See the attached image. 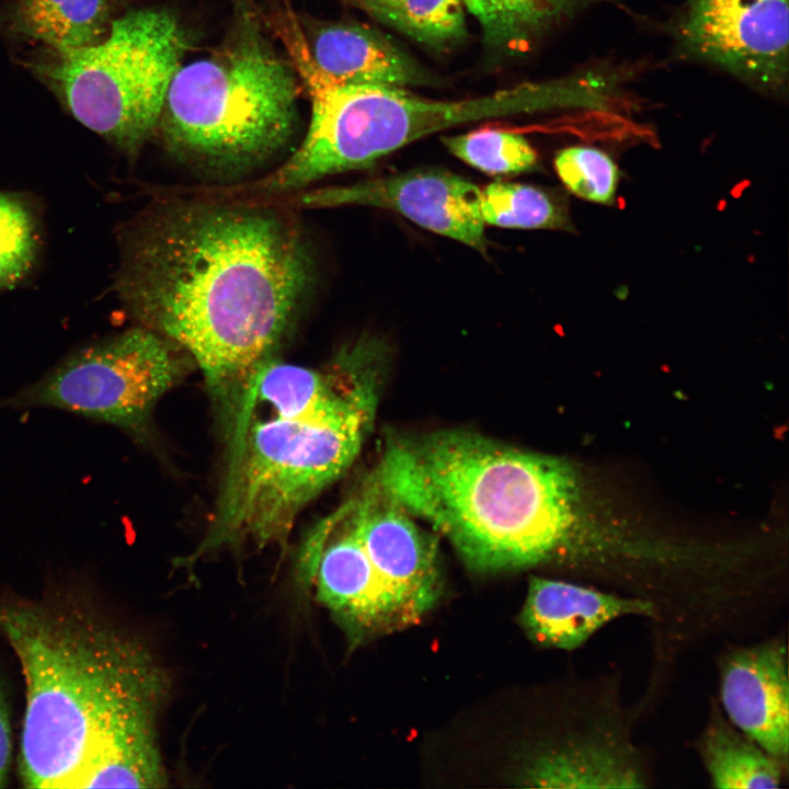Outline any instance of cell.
Instances as JSON below:
<instances>
[{"mask_svg":"<svg viewBox=\"0 0 789 789\" xmlns=\"http://www.w3.org/2000/svg\"><path fill=\"white\" fill-rule=\"evenodd\" d=\"M313 272L306 237L279 210L178 202L134 230L118 287L141 327L180 346L226 409L288 332Z\"/></svg>","mask_w":789,"mask_h":789,"instance_id":"obj_1","label":"cell"},{"mask_svg":"<svg viewBox=\"0 0 789 789\" xmlns=\"http://www.w3.org/2000/svg\"><path fill=\"white\" fill-rule=\"evenodd\" d=\"M20 662L25 788H163L159 718L170 678L138 639L72 596L0 597Z\"/></svg>","mask_w":789,"mask_h":789,"instance_id":"obj_2","label":"cell"},{"mask_svg":"<svg viewBox=\"0 0 789 789\" xmlns=\"http://www.w3.org/2000/svg\"><path fill=\"white\" fill-rule=\"evenodd\" d=\"M368 350L330 366L258 364L226 408L227 454L214 518L188 561L252 542L285 546L298 515L357 457L377 408Z\"/></svg>","mask_w":789,"mask_h":789,"instance_id":"obj_3","label":"cell"},{"mask_svg":"<svg viewBox=\"0 0 789 789\" xmlns=\"http://www.w3.org/2000/svg\"><path fill=\"white\" fill-rule=\"evenodd\" d=\"M371 479L480 572L553 565L592 584L601 556L579 527L561 460L462 431L388 439Z\"/></svg>","mask_w":789,"mask_h":789,"instance_id":"obj_4","label":"cell"},{"mask_svg":"<svg viewBox=\"0 0 789 789\" xmlns=\"http://www.w3.org/2000/svg\"><path fill=\"white\" fill-rule=\"evenodd\" d=\"M297 79L291 61L247 19L217 53L179 67L159 127L170 149L197 163L254 165L294 133Z\"/></svg>","mask_w":789,"mask_h":789,"instance_id":"obj_5","label":"cell"},{"mask_svg":"<svg viewBox=\"0 0 789 789\" xmlns=\"http://www.w3.org/2000/svg\"><path fill=\"white\" fill-rule=\"evenodd\" d=\"M311 101L307 134L294 155L256 186L264 193L304 187L328 175L362 170L435 132L487 117L545 108L540 84L490 96L437 101L403 88L346 84L321 72L304 39L288 45Z\"/></svg>","mask_w":789,"mask_h":789,"instance_id":"obj_6","label":"cell"},{"mask_svg":"<svg viewBox=\"0 0 789 789\" xmlns=\"http://www.w3.org/2000/svg\"><path fill=\"white\" fill-rule=\"evenodd\" d=\"M187 44L171 12L137 9L112 20L99 43L54 50L38 72L78 122L132 153L159 127Z\"/></svg>","mask_w":789,"mask_h":789,"instance_id":"obj_7","label":"cell"},{"mask_svg":"<svg viewBox=\"0 0 789 789\" xmlns=\"http://www.w3.org/2000/svg\"><path fill=\"white\" fill-rule=\"evenodd\" d=\"M188 357L160 334L134 328L72 353L1 399L0 410L57 409L141 435L155 405L183 377Z\"/></svg>","mask_w":789,"mask_h":789,"instance_id":"obj_8","label":"cell"},{"mask_svg":"<svg viewBox=\"0 0 789 789\" xmlns=\"http://www.w3.org/2000/svg\"><path fill=\"white\" fill-rule=\"evenodd\" d=\"M788 0H687L678 38L691 55L762 89L788 75Z\"/></svg>","mask_w":789,"mask_h":789,"instance_id":"obj_9","label":"cell"},{"mask_svg":"<svg viewBox=\"0 0 789 789\" xmlns=\"http://www.w3.org/2000/svg\"><path fill=\"white\" fill-rule=\"evenodd\" d=\"M299 579L316 588L352 644L404 628L342 504L320 519L298 553Z\"/></svg>","mask_w":789,"mask_h":789,"instance_id":"obj_10","label":"cell"},{"mask_svg":"<svg viewBox=\"0 0 789 789\" xmlns=\"http://www.w3.org/2000/svg\"><path fill=\"white\" fill-rule=\"evenodd\" d=\"M343 504L403 626L419 621L443 594L435 539L371 478Z\"/></svg>","mask_w":789,"mask_h":789,"instance_id":"obj_11","label":"cell"},{"mask_svg":"<svg viewBox=\"0 0 789 789\" xmlns=\"http://www.w3.org/2000/svg\"><path fill=\"white\" fill-rule=\"evenodd\" d=\"M302 204L312 207L361 205L399 213L418 226L487 251L481 188L442 168H418L351 185L309 192Z\"/></svg>","mask_w":789,"mask_h":789,"instance_id":"obj_12","label":"cell"},{"mask_svg":"<svg viewBox=\"0 0 789 789\" xmlns=\"http://www.w3.org/2000/svg\"><path fill=\"white\" fill-rule=\"evenodd\" d=\"M718 702L725 717L789 768V675L786 627L723 643L716 658Z\"/></svg>","mask_w":789,"mask_h":789,"instance_id":"obj_13","label":"cell"},{"mask_svg":"<svg viewBox=\"0 0 789 789\" xmlns=\"http://www.w3.org/2000/svg\"><path fill=\"white\" fill-rule=\"evenodd\" d=\"M641 619L648 636L656 615L648 602L565 579L531 576L519 624L527 637L546 649L574 651L617 619Z\"/></svg>","mask_w":789,"mask_h":789,"instance_id":"obj_14","label":"cell"},{"mask_svg":"<svg viewBox=\"0 0 789 789\" xmlns=\"http://www.w3.org/2000/svg\"><path fill=\"white\" fill-rule=\"evenodd\" d=\"M306 42L315 66L346 84L396 88L430 84V73L380 31L355 22L312 25Z\"/></svg>","mask_w":789,"mask_h":789,"instance_id":"obj_15","label":"cell"},{"mask_svg":"<svg viewBox=\"0 0 789 789\" xmlns=\"http://www.w3.org/2000/svg\"><path fill=\"white\" fill-rule=\"evenodd\" d=\"M691 745L712 788L774 789L787 782L789 768L732 724L716 696L710 697L706 723Z\"/></svg>","mask_w":789,"mask_h":789,"instance_id":"obj_16","label":"cell"},{"mask_svg":"<svg viewBox=\"0 0 789 789\" xmlns=\"http://www.w3.org/2000/svg\"><path fill=\"white\" fill-rule=\"evenodd\" d=\"M583 0H461L478 21L487 48L518 56L570 18Z\"/></svg>","mask_w":789,"mask_h":789,"instance_id":"obj_17","label":"cell"},{"mask_svg":"<svg viewBox=\"0 0 789 789\" xmlns=\"http://www.w3.org/2000/svg\"><path fill=\"white\" fill-rule=\"evenodd\" d=\"M111 22L110 0H19L12 13L19 34L55 52L99 43Z\"/></svg>","mask_w":789,"mask_h":789,"instance_id":"obj_18","label":"cell"},{"mask_svg":"<svg viewBox=\"0 0 789 789\" xmlns=\"http://www.w3.org/2000/svg\"><path fill=\"white\" fill-rule=\"evenodd\" d=\"M481 215L485 225L508 229L572 231L567 199L546 188L504 181L481 188Z\"/></svg>","mask_w":789,"mask_h":789,"instance_id":"obj_19","label":"cell"},{"mask_svg":"<svg viewBox=\"0 0 789 789\" xmlns=\"http://www.w3.org/2000/svg\"><path fill=\"white\" fill-rule=\"evenodd\" d=\"M448 151L468 165L490 175H512L533 170L538 161L534 147L518 134L480 129L442 138Z\"/></svg>","mask_w":789,"mask_h":789,"instance_id":"obj_20","label":"cell"},{"mask_svg":"<svg viewBox=\"0 0 789 789\" xmlns=\"http://www.w3.org/2000/svg\"><path fill=\"white\" fill-rule=\"evenodd\" d=\"M553 167L572 195L599 205L615 203L620 172L615 161L601 149L590 146L564 148L556 155Z\"/></svg>","mask_w":789,"mask_h":789,"instance_id":"obj_21","label":"cell"},{"mask_svg":"<svg viewBox=\"0 0 789 789\" xmlns=\"http://www.w3.org/2000/svg\"><path fill=\"white\" fill-rule=\"evenodd\" d=\"M461 0H399L398 31L442 49L466 36Z\"/></svg>","mask_w":789,"mask_h":789,"instance_id":"obj_22","label":"cell"},{"mask_svg":"<svg viewBox=\"0 0 789 789\" xmlns=\"http://www.w3.org/2000/svg\"><path fill=\"white\" fill-rule=\"evenodd\" d=\"M35 250L30 211L16 198L0 193V286L19 281L30 270Z\"/></svg>","mask_w":789,"mask_h":789,"instance_id":"obj_23","label":"cell"},{"mask_svg":"<svg viewBox=\"0 0 789 789\" xmlns=\"http://www.w3.org/2000/svg\"><path fill=\"white\" fill-rule=\"evenodd\" d=\"M12 750L11 710L4 686L0 681V788L8 785Z\"/></svg>","mask_w":789,"mask_h":789,"instance_id":"obj_24","label":"cell"},{"mask_svg":"<svg viewBox=\"0 0 789 789\" xmlns=\"http://www.w3.org/2000/svg\"><path fill=\"white\" fill-rule=\"evenodd\" d=\"M380 22L398 28L399 0H348Z\"/></svg>","mask_w":789,"mask_h":789,"instance_id":"obj_25","label":"cell"}]
</instances>
